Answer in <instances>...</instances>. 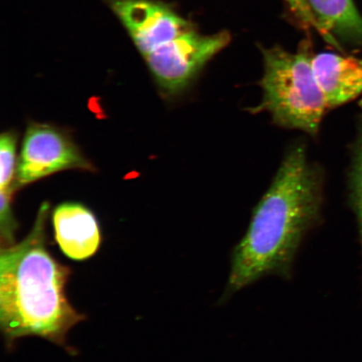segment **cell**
Listing matches in <instances>:
<instances>
[{"mask_svg":"<svg viewBox=\"0 0 362 362\" xmlns=\"http://www.w3.org/2000/svg\"><path fill=\"white\" fill-rule=\"evenodd\" d=\"M351 202L358 221L362 251V112L358 134L353 147L352 165L350 172Z\"/></svg>","mask_w":362,"mask_h":362,"instance_id":"10","label":"cell"},{"mask_svg":"<svg viewBox=\"0 0 362 362\" xmlns=\"http://www.w3.org/2000/svg\"><path fill=\"white\" fill-rule=\"evenodd\" d=\"M230 42V35L198 34L193 29L144 57L158 88L175 97L188 88L204 66Z\"/></svg>","mask_w":362,"mask_h":362,"instance_id":"4","label":"cell"},{"mask_svg":"<svg viewBox=\"0 0 362 362\" xmlns=\"http://www.w3.org/2000/svg\"><path fill=\"white\" fill-rule=\"evenodd\" d=\"M49 209L44 202L28 236L1 247L0 325L8 343L31 336L64 346L69 330L84 320L66 296L69 268L47 247Z\"/></svg>","mask_w":362,"mask_h":362,"instance_id":"2","label":"cell"},{"mask_svg":"<svg viewBox=\"0 0 362 362\" xmlns=\"http://www.w3.org/2000/svg\"><path fill=\"white\" fill-rule=\"evenodd\" d=\"M16 135L12 132L1 134L0 138V189L13 191V179L16 163Z\"/></svg>","mask_w":362,"mask_h":362,"instance_id":"11","label":"cell"},{"mask_svg":"<svg viewBox=\"0 0 362 362\" xmlns=\"http://www.w3.org/2000/svg\"><path fill=\"white\" fill-rule=\"evenodd\" d=\"M306 1L325 40L337 47V40L362 45V16L352 0Z\"/></svg>","mask_w":362,"mask_h":362,"instance_id":"9","label":"cell"},{"mask_svg":"<svg viewBox=\"0 0 362 362\" xmlns=\"http://www.w3.org/2000/svg\"><path fill=\"white\" fill-rule=\"evenodd\" d=\"M52 221L58 245L69 259L86 260L98 252L100 228L88 208L79 203L61 204L53 212Z\"/></svg>","mask_w":362,"mask_h":362,"instance_id":"7","label":"cell"},{"mask_svg":"<svg viewBox=\"0 0 362 362\" xmlns=\"http://www.w3.org/2000/svg\"><path fill=\"white\" fill-rule=\"evenodd\" d=\"M69 169L92 170L93 167L62 130L49 124H30L23 140L13 189Z\"/></svg>","mask_w":362,"mask_h":362,"instance_id":"5","label":"cell"},{"mask_svg":"<svg viewBox=\"0 0 362 362\" xmlns=\"http://www.w3.org/2000/svg\"><path fill=\"white\" fill-rule=\"evenodd\" d=\"M312 63L328 110L362 93V59L320 53L313 57Z\"/></svg>","mask_w":362,"mask_h":362,"instance_id":"8","label":"cell"},{"mask_svg":"<svg viewBox=\"0 0 362 362\" xmlns=\"http://www.w3.org/2000/svg\"><path fill=\"white\" fill-rule=\"evenodd\" d=\"M143 57L192 30L168 4L157 0H104Z\"/></svg>","mask_w":362,"mask_h":362,"instance_id":"6","label":"cell"},{"mask_svg":"<svg viewBox=\"0 0 362 362\" xmlns=\"http://www.w3.org/2000/svg\"><path fill=\"white\" fill-rule=\"evenodd\" d=\"M262 54V98L256 112H269L282 128L317 135L328 107L315 78L310 48L292 53L273 47Z\"/></svg>","mask_w":362,"mask_h":362,"instance_id":"3","label":"cell"},{"mask_svg":"<svg viewBox=\"0 0 362 362\" xmlns=\"http://www.w3.org/2000/svg\"><path fill=\"white\" fill-rule=\"evenodd\" d=\"M11 192L1 191L0 198V234L2 247H8L16 244L17 223L13 216L11 206Z\"/></svg>","mask_w":362,"mask_h":362,"instance_id":"12","label":"cell"},{"mask_svg":"<svg viewBox=\"0 0 362 362\" xmlns=\"http://www.w3.org/2000/svg\"><path fill=\"white\" fill-rule=\"evenodd\" d=\"M322 183V175L309 160L305 144H294L234 248L221 300L265 276L291 277L303 239L320 220Z\"/></svg>","mask_w":362,"mask_h":362,"instance_id":"1","label":"cell"}]
</instances>
